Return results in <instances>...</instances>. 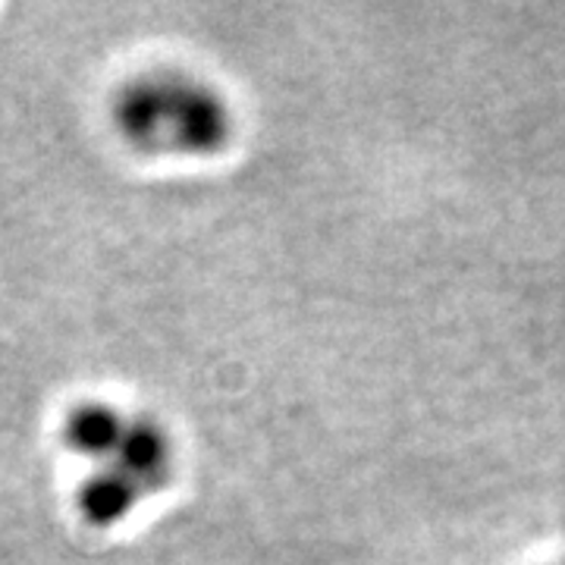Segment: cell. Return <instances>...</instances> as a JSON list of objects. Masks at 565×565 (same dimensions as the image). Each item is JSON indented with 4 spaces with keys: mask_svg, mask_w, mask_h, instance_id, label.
Instances as JSON below:
<instances>
[{
    "mask_svg": "<svg viewBox=\"0 0 565 565\" xmlns=\"http://www.w3.org/2000/svg\"><path fill=\"white\" fill-rule=\"evenodd\" d=\"M110 122L120 141L148 158H211L233 139V107L189 70L158 66L114 92Z\"/></svg>",
    "mask_w": 565,
    "mask_h": 565,
    "instance_id": "obj_1",
    "label": "cell"
},
{
    "mask_svg": "<svg viewBox=\"0 0 565 565\" xmlns=\"http://www.w3.org/2000/svg\"><path fill=\"white\" fill-rule=\"evenodd\" d=\"M126 422H129V415L117 405L85 399L66 412L61 437L73 456H79L88 465H98L114 452V446L120 444Z\"/></svg>",
    "mask_w": 565,
    "mask_h": 565,
    "instance_id": "obj_2",
    "label": "cell"
},
{
    "mask_svg": "<svg viewBox=\"0 0 565 565\" xmlns=\"http://www.w3.org/2000/svg\"><path fill=\"white\" fill-rule=\"evenodd\" d=\"M148 497L132 481H126L117 471L88 468L85 481L76 487V509L95 527H117L126 522Z\"/></svg>",
    "mask_w": 565,
    "mask_h": 565,
    "instance_id": "obj_3",
    "label": "cell"
}]
</instances>
